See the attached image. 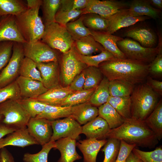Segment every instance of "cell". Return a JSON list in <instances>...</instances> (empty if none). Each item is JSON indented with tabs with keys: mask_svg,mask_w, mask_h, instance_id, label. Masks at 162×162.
Returning a JSON list of instances; mask_svg holds the SVG:
<instances>
[{
	"mask_svg": "<svg viewBox=\"0 0 162 162\" xmlns=\"http://www.w3.org/2000/svg\"><path fill=\"white\" fill-rule=\"evenodd\" d=\"M98 116V108L87 102L72 106L71 116L80 125L86 124Z\"/></svg>",
	"mask_w": 162,
	"mask_h": 162,
	"instance_id": "cell-25",
	"label": "cell"
},
{
	"mask_svg": "<svg viewBox=\"0 0 162 162\" xmlns=\"http://www.w3.org/2000/svg\"><path fill=\"white\" fill-rule=\"evenodd\" d=\"M83 16L68 23L65 28L73 40L75 41L89 35H92L90 29L87 28L83 22Z\"/></svg>",
	"mask_w": 162,
	"mask_h": 162,
	"instance_id": "cell-38",
	"label": "cell"
},
{
	"mask_svg": "<svg viewBox=\"0 0 162 162\" xmlns=\"http://www.w3.org/2000/svg\"><path fill=\"white\" fill-rule=\"evenodd\" d=\"M27 3L21 0H0V17L11 15L17 16L27 9Z\"/></svg>",
	"mask_w": 162,
	"mask_h": 162,
	"instance_id": "cell-31",
	"label": "cell"
},
{
	"mask_svg": "<svg viewBox=\"0 0 162 162\" xmlns=\"http://www.w3.org/2000/svg\"><path fill=\"white\" fill-rule=\"evenodd\" d=\"M20 76L42 82L40 73L37 67V64L31 59L25 57L23 60Z\"/></svg>",
	"mask_w": 162,
	"mask_h": 162,
	"instance_id": "cell-40",
	"label": "cell"
},
{
	"mask_svg": "<svg viewBox=\"0 0 162 162\" xmlns=\"http://www.w3.org/2000/svg\"><path fill=\"white\" fill-rule=\"evenodd\" d=\"M0 18V42L11 41L22 44L26 42L17 28L15 16L8 15Z\"/></svg>",
	"mask_w": 162,
	"mask_h": 162,
	"instance_id": "cell-15",
	"label": "cell"
},
{
	"mask_svg": "<svg viewBox=\"0 0 162 162\" xmlns=\"http://www.w3.org/2000/svg\"><path fill=\"white\" fill-rule=\"evenodd\" d=\"M107 140L106 139L87 138L77 142L76 146L83 155V162H96L98 153Z\"/></svg>",
	"mask_w": 162,
	"mask_h": 162,
	"instance_id": "cell-20",
	"label": "cell"
},
{
	"mask_svg": "<svg viewBox=\"0 0 162 162\" xmlns=\"http://www.w3.org/2000/svg\"><path fill=\"white\" fill-rule=\"evenodd\" d=\"M135 86L123 80L109 81L108 87L110 96L114 97L130 96Z\"/></svg>",
	"mask_w": 162,
	"mask_h": 162,
	"instance_id": "cell-33",
	"label": "cell"
},
{
	"mask_svg": "<svg viewBox=\"0 0 162 162\" xmlns=\"http://www.w3.org/2000/svg\"><path fill=\"white\" fill-rule=\"evenodd\" d=\"M19 101L31 118H35L44 110L46 104L33 98H22Z\"/></svg>",
	"mask_w": 162,
	"mask_h": 162,
	"instance_id": "cell-43",
	"label": "cell"
},
{
	"mask_svg": "<svg viewBox=\"0 0 162 162\" xmlns=\"http://www.w3.org/2000/svg\"><path fill=\"white\" fill-rule=\"evenodd\" d=\"M76 51L80 59L87 66L98 68L101 63L115 58L112 53L105 50H102L98 54L89 56L82 55Z\"/></svg>",
	"mask_w": 162,
	"mask_h": 162,
	"instance_id": "cell-41",
	"label": "cell"
},
{
	"mask_svg": "<svg viewBox=\"0 0 162 162\" xmlns=\"http://www.w3.org/2000/svg\"><path fill=\"white\" fill-rule=\"evenodd\" d=\"M53 133L50 141L70 138L76 140L81 134L82 126L71 116L51 121Z\"/></svg>",
	"mask_w": 162,
	"mask_h": 162,
	"instance_id": "cell-12",
	"label": "cell"
},
{
	"mask_svg": "<svg viewBox=\"0 0 162 162\" xmlns=\"http://www.w3.org/2000/svg\"><path fill=\"white\" fill-rule=\"evenodd\" d=\"M149 65L127 58H115L101 63L98 68L109 81L123 80L136 85L146 80Z\"/></svg>",
	"mask_w": 162,
	"mask_h": 162,
	"instance_id": "cell-1",
	"label": "cell"
},
{
	"mask_svg": "<svg viewBox=\"0 0 162 162\" xmlns=\"http://www.w3.org/2000/svg\"><path fill=\"white\" fill-rule=\"evenodd\" d=\"M98 110V116L106 122L110 129L119 127L125 120L108 102L99 107Z\"/></svg>",
	"mask_w": 162,
	"mask_h": 162,
	"instance_id": "cell-28",
	"label": "cell"
},
{
	"mask_svg": "<svg viewBox=\"0 0 162 162\" xmlns=\"http://www.w3.org/2000/svg\"><path fill=\"white\" fill-rule=\"evenodd\" d=\"M161 45L159 52L153 60L149 64L148 72L154 76L161 77L162 75V49Z\"/></svg>",
	"mask_w": 162,
	"mask_h": 162,
	"instance_id": "cell-50",
	"label": "cell"
},
{
	"mask_svg": "<svg viewBox=\"0 0 162 162\" xmlns=\"http://www.w3.org/2000/svg\"><path fill=\"white\" fill-rule=\"evenodd\" d=\"M27 9L15 16L17 28L27 43L41 40L44 34L45 26L39 14L42 0H27Z\"/></svg>",
	"mask_w": 162,
	"mask_h": 162,
	"instance_id": "cell-3",
	"label": "cell"
},
{
	"mask_svg": "<svg viewBox=\"0 0 162 162\" xmlns=\"http://www.w3.org/2000/svg\"><path fill=\"white\" fill-rule=\"evenodd\" d=\"M96 88L74 91L63 100L60 106H72L87 102Z\"/></svg>",
	"mask_w": 162,
	"mask_h": 162,
	"instance_id": "cell-35",
	"label": "cell"
},
{
	"mask_svg": "<svg viewBox=\"0 0 162 162\" xmlns=\"http://www.w3.org/2000/svg\"><path fill=\"white\" fill-rule=\"evenodd\" d=\"M162 44L161 38L155 47L146 48L141 46L137 42L128 39L118 42V47L127 59L150 64L157 55Z\"/></svg>",
	"mask_w": 162,
	"mask_h": 162,
	"instance_id": "cell-7",
	"label": "cell"
},
{
	"mask_svg": "<svg viewBox=\"0 0 162 162\" xmlns=\"http://www.w3.org/2000/svg\"><path fill=\"white\" fill-rule=\"evenodd\" d=\"M158 95L146 83L136 85L130 96L131 118L145 121L158 103Z\"/></svg>",
	"mask_w": 162,
	"mask_h": 162,
	"instance_id": "cell-4",
	"label": "cell"
},
{
	"mask_svg": "<svg viewBox=\"0 0 162 162\" xmlns=\"http://www.w3.org/2000/svg\"><path fill=\"white\" fill-rule=\"evenodd\" d=\"M26 127L39 144L43 146L50 141L53 133L51 121L44 118H31Z\"/></svg>",
	"mask_w": 162,
	"mask_h": 162,
	"instance_id": "cell-13",
	"label": "cell"
},
{
	"mask_svg": "<svg viewBox=\"0 0 162 162\" xmlns=\"http://www.w3.org/2000/svg\"><path fill=\"white\" fill-rule=\"evenodd\" d=\"M150 4L155 6L160 9L162 8V0H148Z\"/></svg>",
	"mask_w": 162,
	"mask_h": 162,
	"instance_id": "cell-57",
	"label": "cell"
},
{
	"mask_svg": "<svg viewBox=\"0 0 162 162\" xmlns=\"http://www.w3.org/2000/svg\"><path fill=\"white\" fill-rule=\"evenodd\" d=\"M0 160H1V157H0Z\"/></svg>",
	"mask_w": 162,
	"mask_h": 162,
	"instance_id": "cell-60",
	"label": "cell"
},
{
	"mask_svg": "<svg viewBox=\"0 0 162 162\" xmlns=\"http://www.w3.org/2000/svg\"><path fill=\"white\" fill-rule=\"evenodd\" d=\"M138 162H143L141 160H140V159H139L138 158Z\"/></svg>",
	"mask_w": 162,
	"mask_h": 162,
	"instance_id": "cell-59",
	"label": "cell"
},
{
	"mask_svg": "<svg viewBox=\"0 0 162 162\" xmlns=\"http://www.w3.org/2000/svg\"><path fill=\"white\" fill-rule=\"evenodd\" d=\"M14 42H0V72L8 63L11 57Z\"/></svg>",
	"mask_w": 162,
	"mask_h": 162,
	"instance_id": "cell-48",
	"label": "cell"
},
{
	"mask_svg": "<svg viewBox=\"0 0 162 162\" xmlns=\"http://www.w3.org/2000/svg\"><path fill=\"white\" fill-rule=\"evenodd\" d=\"M2 124L16 129L26 128L31 118L19 100H9L0 104Z\"/></svg>",
	"mask_w": 162,
	"mask_h": 162,
	"instance_id": "cell-6",
	"label": "cell"
},
{
	"mask_svg": "<svg viewBox=\"0 0 162 162\" xmlns=\"http://www.w3.org/2000/svg\"><path fill=\"white\" fill-rule=\"evenodd\" d=\"M88 0H61L59 9L62 10H82L87 5Z\"/></svg>",
	"mask_w": 162,
	"mask_h": 162,
	"instance_id": "cell-49",
	"label": "cell"
},
{
	"mask_svg": "<svg viewBox=\"0 0 162 162\" xmlns=\"http://www.w3.org/2000/svg\"><path fill=\"white\" fill-rule=\"evenodd\" d=\"M133 153L143 162H162V148L160 146L155 150L150 152L141 150L136 147Z\"/></svg>",
	"mask_w": 162,
	"mask_h": 162,
	"instance_id": "cell-45",
	"label": "cell"
},
{
	"mask_svg": "<svg viewBox=\"0 0 162 162\" xmlns=\"http://www.w3.org/2000/svg\"><path fill=\"white\" fill-rule=\"evenodd\" d=\"M74 46L80 54L85 56L101 52L105 50L99 43L97 42L92 35H89L74 41Z\"/></svg>",
	"mask_w": 162,
	"mask_h": 162,
	"instance_id": "cell-27",
	"label": "cell"
},
{
	"mask_svg": "<svg viewBox=\"0 0 162 162\" xmlns=\"http://www.w3.org/2000/svg\"><path fill=\"white\" fill-rule=\"evenodd\" d=\"M22 98L34 99L48 90L41 82L20 76L16 79Z\"/></svg>",
	"mask_w": 162,
	"mask_h": 162,
	"instance_id": "cell-19",
	"label": "cell"
},
{
	"mask_svg": "<svg viewBox=\"0 0 162 162\" xmlns=\"http://www.w3.org/2000/svg\"><path fill=\"white\" fill-rule=\"evenodd\" d=\"M0 162H16L12 154L5 147L0 149Z\"/></svg>",
	"mask_w": 162,
	"mask_h": 162,
	"instance_id": "cell-54",
	"label": "cell"
},
{
	"mask_svg": "<svg viewBox=\"0 0 162 162\" xmlns=\"http://www.w3.org/2000/svg\"><path fill=\"white\" fill-rule=\"evenodd\" d=\"M73 92L68 86H59L48 89L34 99L46 104L60 106L63 100Z\"/></svg>",
	"mask_w": 162,
	"mask_h": 162,
	"instance_id": "cell-24",
	"label": "cell"
},
{
	"mask_svg": "<svg viewBox=\"0 0 162 162\" xmlns=\"http://www.w3.org/2000/svg\"><path fill=\"white\" fill-rule=\"evenodd\" d=\"M110 129L106 122L98 116L82 127L81 134H85L87 138L101 140L106 139Z\"/></svg>",
	"mask_w": 162,
	"mask_h": 162,
	"instance_id": "cell-21",
	"label": "cell"
},
{
	"mask_svg": "<svg viewBox=\"0 0 162 162\" xmlns=\"http://www.w3.org/2000/svg\"><path fill=\"white\" fill-rule=\"evenodd\" d=\"M41 40L54 50L62 53L68 51L74 41L65 27L54 22L45 26Z\"/></svg>",
	"mask_w": 162,
	"mask_h": 162,
	"instance_id": "cell-5",
	"label": "cell"
},
{
	"mask_svg": "<svg viewBox=\"0 0 162 162\" xmlns=\"http://www.w3.org/2000/svg\"><path fill=\"white\" fill-rule=\"evenodd\" d=\"M37 65L42 82L46 88L49 89L59 86L58 61L38 63Z\"/></svg>",
	"mask_w": 162,
	"mask_h": 162,
	"instance_id": "cell-18",
	"label": "cell"
},
{
	"mask_svg": "<svg viewBox=\"0 0 162 162\" xmlns=\"http://www.w3.org/2000/svg\"><path fill=\"white\" fill-rule=\"evenodd\" d=\"M84 70L85 80L83 89H88L96 88L104 77L100 70L98 67L87 66Z\"/></svg>",
	"mask_w": 162,
	"mask_h": 162,
	"instance_id": "cell-39",
	"label": "cell"
},
{
	"mask_svg": "<svg viewBox=\"0 0 162 162\" xmlns=\"http://www.w3.org/2000/svg\"><path fill=\"white\" fill-rule=\"evenodd\" d=\"M83 22L89 29L94 31L106 32L109 26V21L100 16L94 13L84 15Z\"/></svg>",
	"mask_w": 162,
	"mask_h": 162,
	"instance_id": "cell-37",
	"label": "cell"
},
{
	"mask_svg": "<svg viewBox=\"0 0 162 162\" xmlns=\"http://www.w3.org/2000/svg\"><path fill=\"white\" fill-rule=\"evenodd\" d=\"M82 13V10H62L58 9L55 16V22L65 27L68 23L77 19Z\"/></svg>",
	"mask_w": 162,
	"mask_h": 162,
	"instance_id": "cell-47",
	"label": "cell"
},
{
	"mask_svg": "<svg viewBox=\"0 0 162 162\" xmlns=\"http://www.w3.org/2000/svg\"><path fill=\"white\" fill-rule=\"evenodd\" d=\"M72 106H54L46 104L44 111L36 117L42 118L50 121L71 116Z\"/></svg>",
	"mask_w": 162,
	"mask_h": 162,
	"instance_id": "cell-32",
	"label": "cell"
},
{
	"mask_svg": "<svg viewBox=\"0 0 162 162\" xmlns=\"http://www.w3.org/2000/svg\"><path fill=\"white\" fill-rule=\"evenodd\" d=\"M92 35L97 42L106 51L110 52L115 58H126L124 54L118 47V42L123 39L104 31L91 30Z\"/></svg>",
	"mask_w": 162,
	"mask_h": 162,
	"instance_id": "cell-17",
	"label": "cell"
},
{
	"mask_svg": "<svg viewBox=\"0 0 162 162\" xmlns=\"http://www.w3.org/2000/svg\"><path fill=\"white\" fill-rule=\"evenodd\" d=\"M116 138L127 143L135 145L136 147L154 148L159 140L154 133L144 121L132 118L125 119L119 127L110 129L106 139Z\"/></svg>",
	"mask_w": 162,
	"mask_h": 162,
	"instance_id": "cell-2",
	"label": "cell"
},
{
	"mask_svg": "<svg viewBox=\"0 0 162 162\" xmlns=\"http://www.w3.org/2000/svg\"><path fill=\"white\" fill-rule=\"evenodd\" d=\"M125 119L131 118L130 96H110L107 102Z\"/></svg>",
	"mask_w": 162,
	"mask_h": 162,
	"instance_id": "cell-34",
	"label": "cell"
},
{
	"mask_svg": "<svg viewBox=\"0 0 162 162\" xmlns=\"http://www.w3.org/2000/svg\"><path fill=\"white\" fill-rule=\"evenodd\" d=\"M85 80V72L83 70L74 78L68 86L74 91L82 90L83 89Z\"/></svg>",
	"mask_w": 162,
	"mask_h": 162,
	"instance_id": "cell-52",
	"label": "cell"
},
{
	"mask_svg": "<svg viewBox=\"0 0 162 162\" xmlns=\"http://www.w3.org/2000/svg\"><path fill=\"white\" fill-rule=\"evenodd\" d=\"M128 3L113 0H88L86 8L82 10V15L94 13L108 19L123 9L129 7Z\"/></svg>",
	"mask_w": 162,
	"mask_h": 162,
	"instance_id": "cell-11",
	"label": "cell"
},
{
	"mask_svg": "<svg viewBox=\"0 0 162 162\" xmlns=\"http://www.w3.org/2000/svg\"><path fill=\"white\" fill-rule=\"evenodd\" d=\"M22 98L19 87L16 80L0 88V104L9 100H19Z\"/></svg>",
	"mask_w": 162,
	"mask_h": 162,
	"instance_id": "cell-46",
	"label": "cell"
},
{
	"mask_svg": "<svg viewBox=\"0 0 162 162\" xmlns=\"http://www.w3.org/2000/svg\"><path fill=\"white\" fill-rule=\"evenodd\" d=\"M55 147V141H50L42 146L41 150L34 154L25 153L22 160L24 162H48V154L50 150Z\"/></svg>",
	"mask_w": 162,
	"mask_h": 162,
	"instance_id": "cell-42",
	"label": "cell"
},
{
	"mask_svg": "<svg viewBox=\"0 0 162 162\" xmlns=\"http://www.w3.org/2000/svg\"><path fill=\"white\" fill-rule=\"evenodd\" d=\"M109 82L108 79L104 76L87 102L97 107L107 103L110 96L108 87Z\"/></svg>",
	"mask_w": 162,
	"mask_h": 162,
	"instance_id": "cell-30",
	"label": "cell"
},
{
	"mask_svg": "<svg viewBox=\"0 0 162 162\" xmlns=\"http://www.w3.org/2000/svg\"><path fill=\"white\" fill-rule=\"evenodd\" d=\"M128 10L134 16H147L154 19L160 14V10L152 7L148 0H133L129 4Z\"/></svg>",
	"mask_w": 162,
	"mask_h": 162,
	"instance_id": "cell-26",
	"label": "cell"
},
{
	"mask_svg": "<svg viewBox=\"0 0 162 162\" xmlns=\"http://www.w3.org/2000/svg\"><path fill=\"white\" fill-rule=\"evenodd\" d=\"M3 117L2 115H0V122L2 121Z\"/></svg>",
	"mask_w": 162,
	"mask_h": 162,
	"instance_id": "cell-58",
	"label": "cell"
},
{
	"mask_svg": "<svg viewBox=\"0 0 162 162\" xmlns=\"http://www.w3.org/2000/svg\"><path fill=\"white\" fill-rule=\"evenodd\" d=\"M120 145V140L114 138L108 139L102 149L104 154L103 162H115Z\"/></svg>",
	"mask_w": 162,
	"mask_h": 162,
	"instance_id": "cell-44",
	"label": "cell"
},
{
	"mask_svg": "<svg viewBox=\"0 0 162 162\" xmlns=\"http://www.w3.org/2000/svg\"><path fill=\"white\" fill-rule=\"evenodd\" d=\"M124 36L137 41L145 47L153 48L157 43V38L154 32L149 28L136 27L125 31Z\"/></svg>",
	"mask_w": 162,
	"mask_h": 162,
	"instance_id": "cell-23",
	"label": "cell"
},
{
	"mask_svg": "<svg viewBox=\"0 0 162 162\" xmlns=\"http://www.w3.org/2000/svg\"><path fill=\"white\" fill-rule=\"evenodd\" d=\"M61 0H43L41 6L43 22L46 26L55 22L56 14L60 4Z\"/></svg>",
	"mask_w": 162,
	"mask_h": 162,
	"instance_id": "cell-36",
	"label": "cell"
},
{
	"mask_svg": "<svg viewBox=\"0 0 162 162\" xmlns=\"http://www.w3.org/2000/svg\"><path fill=\"white\" fill-rule=\"evenodd\" d=\"M149 18L147 16H134L129 13L128 8L125 9L108 19L109 26L106 32L112 34L121 28L132 26Z\"/></svg>",
	"mask_w": 162,
	"mask_h": 162,
	"instance_id": "cell-14",
	"label": "cell"
},
{
	"mask_svg": "<svg viewBox=\"0 0 162 162\" xmlns=\"http://www.w3.org/2000/svg\"><path fill=\"white\" fill-rule=\"evenodd\" d=\"M76 140L70 138H61L55 141V149L60 152L61 156L57 162H74L82 158L77 153Z\"/></svg>",
	"mask_w": 162,
	"mask_h": 162,
	"instance_id": "cell-22",
	"label": "cell"
},
{
	"mask_svg": "<svg viewBox=\"0 0 162 162\" xmlns=\"http://www.w3.org/2000/svg\"><path fill=\"white\" fill-rule=\"evenodd\" d=\"M25 57L36 64L58 61L56 50L52 49L41 40L22 44Z\"/></svg>",
	"mask_w": 162,
	"mask_h": 162,
	"instance_id": "cell-10",
	"label": "cell"
},
{
	"mask_svg": "<svg viewBox=\"0 0 162 162\" xmlns=\"http://www.w3.org/2000/svg\"><path fill=\"white\" fill-rule=\"evenodd\" d=\"M146 84L158 95H162V82L152 78L151 76L147 77L146 80Z\"/></svg>",
	"mask_w": 162,
	"mask_h": 162,
	"instance_id": "cell-53",
	"label": "cell"
},
{
	"mask_svg": "<svg viewBox=\"0 0 162 162\" xmlns=\"http://www.w3.org/2000/svg\"><path fill=\"white\" fill-rule=\"evenodd\" d=\"M16 129L8 126L3 124H0V140L6 135L10 134Z\"/></svg>",
	"mask_w": 162,
	"mask_h": 162,
	"instance_id": "cell-55",
	"label": "cell"
},
{
	"mask_svg": "<svg viewBox=\"0 0 162 162\" xmlns=\"http://www.w3.org/2000/svg\"><path fill=\"white\" fill-rule=\"evenodd\" d=\"M87 67L78 57L74 44L68 51L62 53L61 69L65 86H68L74 78Z\"/></svg>",
	"mask_w": 162,
	"mask_h": 162,
	"instance_id": "cell-9",
	"label": "cell"
},
{
	"mask_svg": "<svg viewBox=\"0 0 162 162\" xmlns=\"http://www.w3.org/2000/svg\"><path fill=\"white\" fill-rule=\"evenodd\" d=\"M24 57L22 44L14 42L10 58L0 73V88L15 81L20 76V68Z\"/></svg>",
	"mask_w": 162,
	"mask_h": 162,
	"instance_id": "cell-8",
	"label": "cell"
},
{
	"mask_svg": "<svg viewBox=\"0 0 162 162\" xmlns=\"http://www.w3.org/2000/svg\"><path fill=\"white\" fill-rule=\"evenodd\" d=\"M37 144L38 143L29 134L26 127L17 129L0 140V149L9 146L23 148Z\"/></svg>",
	"mask_w": 162,
	"mask_h": 162,
	"instance_id": "cell-16",
	"label": "cell"
},
{
	"mask_svg": "<svg viewBox=\"0 0 162 162\" xmlns=\"http://www.w3.org/2000/svg\"><path fill=\"white\" fill-rule=\"evenodd\" d=\"M136 147L135 145L129 144L121 140L120 148L115 162H125L133 149Z\"/></svg>",
	"mask_w": 162,
	"mask_h": 162,
	"instance_id": "cell-51",
	"label": "cell"
},
{
	"mask_svg": "<svg viewBox=\"0 0 162 162\" xmlns=\"http://www.w3.org/2000/svg\"><path fill=\"white\" fill-rule=\"evenodd\" d=\"M138 158L132 152L127 158L125 162H138Z\"/></svg>",
	"mask_w": 162,
	"mask_h": 162,
	"instance_id": "cell-56",
	"label": "cell"
},
{
	"mask_svg": "<svg viewBox=\"0 0 162 162\" xmlns=\"http://www.w3.org/2000/svg\"><path fill=\"white\" fill-rule=\"evenodd\" d=\"M160 141L162 138V100L160 99L156 107L144 121Z\"/></svg>",
	"mask_w": 162,
	"mask_h": 162,
	"instance_id": "cell-29",
	"label": "cell"
}]
</instances>
